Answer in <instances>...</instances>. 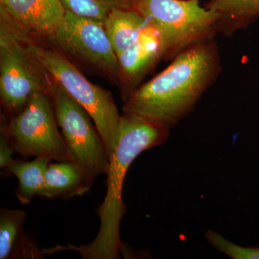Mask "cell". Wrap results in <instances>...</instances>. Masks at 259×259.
<instances>
[{
    "instance_id": "obj_2",
    "label": "cell",
    "mask_w": 259,
    "mask_h": 259,
    "mask_svg": "<svg viewBox=\"0 0 259 259\" xmlns=\"http://www.w3.org/2000/svg\"><path fill=\"white\" fill-rule=\"evenodd\" d=\"M170 130L168 126L144 116L123 112L120 117L117 147L110 158L106 174V195L96 209L100 220L96 238L88 245H58L47 248L48 254L71 250L79 252L83 259L120 258V253L124 249L120 226L126 213L122 200L126 174L139 154L164 144L169 136Z\"/></svg>"
},
{
    "instance_id": "obj_1",
    "label": "cell",
    "mask_w": 259,
    "mask_h": 259,
    "mask_svg": "<svg viewBox=\"0 0 259 259\" xmlns=\"http://www.w3.org/2000/svg\"><path fill=\"white\" fill-rule=\"evenodd\" d=\"M221 69V54L214 38L197 42L136 89L125 100L122 110L158 121L171 129L194 110L217 80Z\"/></svg>"
},
{
    "instance_id": "obj_14",
    "label": "cell",
    "mask_w": 259,
    "mask_h": 259,
    "mask_svg": "<svg viewBox=\"0 0 259 259\" xmlns=\"http://www.w3.org/2000/svg\"><path fill=\"white\" fill-rule=\"evenodd\" d=\"M49 163V160L39 158H35L32 161L15 160L1 176H14L18 178L19 185L15 194L20 202L28 204L35 196H40L41 193Z\"/></svg>"
},
{
    "instance_id": "obj_16",
    "label": "cell",
    "mask_w": 259,
    "mask_h": 259,
    "mask_svg": "<svg viewBox=\"0 0 259 259\" xmlns=\"http://www.w3.org/2000/svg\"><path fill=\"white\" fill-rule=\"evenodd\" d=\"M66 11L105 24L115 10H135L137 0H61Z\"/></svg>"
},
{
    "instance_id": "obj_8",
    "label": "cell",
    "mask_w": 259,
    "mask_h": 259,
    "mask_svg": "<svg viewBox=\"0 0 259 259\" xmlns=\"http://www.w3.org/2000/svg\"><path fill=\"white\" fill-rule=\"evenodd\" d=\"M48 38L68 58L120 81L118 59L104 24L66 11L59 26Z\"/></svg>"
},
{
    "instance_id": "obj_5",
    "label": "cell",
    "mask_w": 259,
    "mask_h": 259,
    "mask_svg": "<svg viewBox=\"0 0 259 259\" xmlns=\"http://www.w3.org/2000/svg\"><path fill=\"white\" fill-rule=\"evenodd\" d=\"M135 10L161 33L166 59L218 33L217 13L199 0H137Z\"/></svg>"
},
{
    "instance_id": "obj_12",
    "label": "cell",
    "mask_w": 259,
    "mask_h": 259,
    "mask_svg": "<svg viewBox=\"0 0 259 259\" xmlns=\"http://www.w3.org/2000/svg\"><path fill=\"white\" fill-rule=\"evenodd\" d=\"M206 8L218 15V32L231 36L259 18V0H209Z\"/></svg>"
},
{
    "instance_id": "obj_9",
    "label": "cell",
    "mask_w": 259,
    "mask_h": 259,
    "mask_svg": "<svg viewBox=\"0 0 259 259\" xmlns=\"http://www.w3.org/2000/svg\"><path fill=\"white\" fill-rule=\"evenodd\" d=\"M165 56L166 46L163 37L149 22L137 41L117 56L125 101L148 71Z\"/></svg>"
},
{
    "instance_id": "obj_4",
    "label": "cell",
    "mask_w": 259,
    "mask_h": 259,
    "mask_svg": "<svg viewBox=\"0 0 259 259\" xmlns=\"http://www.w3.org/2000/svg\"><path fill=\"white\" fill-rule=\"evenodd\" d=\"M53 81L27 49L21 26L1 5L0 95L5 110L10 117L16 115L34 94H49Z\"/></svg>"
},
{
    "instance_id": "obj_7",
    "label": "cell",
    "mask_w": 259,
    "mask_h": 259,
    "mask_svg": "<svg viewBox=\"0 0 259 259\" xmlns=\"http://www.w3.org/2000/svg\"><path fill=\"white\" fill-rule=\"evenodd\" d=\"M49 95L73 161L93 185L99 175L107 174L110 165L103 140L90 114L54 79Z\"/></svg>"
},
{
    "instance_id": "obj_6",
    "label": "cell",
    "mask_w": 259,
    "mask_h": 259,
    "mask_svg": "<svg viewBox=\"0 0 259 259\" xmlns=\"http://www.w3.org/2000/svg\"><path fill=\"white\" fill-rule=\"evenodd\" d=\"M55 112L49 94H34L21 111L11 116L2 127L15 153L23 158L73 161L62 134L58 128Z\"/></svg>"
},
{
    "instance_id": "obj_10",
    "label": "cell",
    "mask_w": 259,
    "mask_h": 259,
    "mask_svg": "<svg viewBox=\"0 0 259 259\" xmlns=\"http://www.w3.org/2000/svg\"><path fill=\"white\" fill-rule=\"evenodd\" d=\"M1 5L22 28L47 37L59 26L66 12L61 0H1Z\"/></svg>"
},
{
    "instance_id": "obj_3",
    "label": "cell",
    "mask_w": 259,
    "mask_h": 259,
    "mask_svg": "<svg viewBox=\"0 0 259 259\" xmlns=\"http://www.w3.org/2000/svg\"><path fill=\"white\" fill-rule=\"evenodd\" d=\"M22 35L30 54L91 116L110 159L117 147L121 117L111 93L90 82L61 51L38 44L23 28Z\"/></svg>"
},
{
    "instance_id": "obj_15",
    "label": "cell",
    "mask_w": 259,
    "mask_h": 259,
    "mask_svg": "<svg viewBox=\"0 0 259 259\" xmlns=\"http://www.w3.org/2000/svg\"><path fill=\"white\" fill-rule=\"evenodd\" d=\"M26 217L23 209H0V259H13L25 235L23 223Z\"/></svg>"
},
{
    "instance_id": "obj_13",
    "label": "cell",
    "mask_w": 259,
    "mask_h": 259,
    "mask_svg": "<svg viewBox=\"0 0 259 259\" xmlns=\"http://www.w3.org/2000/svg\"><path fill=\"white\" fill-rule=\"evenodd\" d=\"M148 25L146 18L132 10H113L104 24L117 56L134 45Z\"/></svg>"
},
{
    "instance_id": "obj_18",
    "label": "cell",
    "mask_w": 259,
    "mask_h": 259,
    "mask_svg": "<svg viewBox=\"0 0 259 259\" xmlns=\"http://www.w3.org/2000/svg\"><path fill=\"white\" fill-rule=\"evenodd\" d=\"M15 153L14 150L10 146L9 141L5 135L2 134L0 136V169L1 175L14 162L13 154Z\"/></svg>"
},
{
    "instance_id": "obj_11",
    "label": "cell",
    "mask_w": 259,
    "mask_h": 259,
    "mask_svg": "<svg viewBox=\"0 0 259 259\" xmlns=\"http://www.w3.org/2000/svg\"><path fill=\"white\" fill-rule=\"evenodd\" d=\"M92 187L86 175L74 161L49 163L40 197L66 200L86 194Z\"/></svg>"
},
{
    "instance_id": "obj_17",
    "label": "cell",
    "mask_w": 259,
    "mask_h": 259,
    "mask_svg": "<svg viewBox=\"0 0 259 259\" xmlns=\"http://www.w3.org/2000/svg\"><path fill=\"white\" fill-rule=\"evenodd\" d=\"M205 237L209 244L230 258L259 259V247L240 246L228 241L218 232L211 230L205 233Z\"/></svg>"
}]
</instances>
